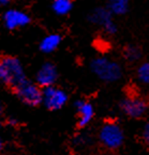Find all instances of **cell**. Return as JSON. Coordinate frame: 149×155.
<instances>
[{
	"label": "cell",
	"mask_w": 149,
	"mask_h": 155,
	"mask_svg": "<svg viewBox=\"0 0 149 155\" xmlns=\"http://www.w3.org/2000/svg\"><path fill=\"white\" fill-rule=\"evenodd\" d=\"M26 80V73L22 63L13 56L0 58V82L15 87Z\"/></svg>",
	"instance_id": "cell-1"
},
{
	"label": "cell",
	"mask_w": 149,
	"mask_h": 155,
	"mask_svg": "<svg viewBox=\"0 0 149 155\" xmlns=\"http://www.w3.org/2000/svg\"><path fill=\"white\" fill-rule=\"evenodd\" d=\"M91 71L104 82H116L122 77L120 65L107 57H97L90 63Z\"/></svg>",
	"instance_id": "cell-2"
},
{
	"label": "cell",
	"mask_w": 149,
	"mask_h": 155,
	"mask_svg": "<svg viewBox=\"0 0 149 155\" xmlns=\"http://www.w3.org/2000/svg\"><path fill=\"white\" fill-rule=\"evenodd\" d=\"M99 138L102 144L108 150H117L122 145L125 141L123 130L117 123L107 122L99 133Z\"/></svg>",
	"instance_id": "cell-3"
},
{
	"label": "cell",
	"mask_w": 149,
	"mask_h": 155,
	"mask_svg": "<svg viewBox=\"0 0 149 155\" xmlns=\"http://www.w3.org/2000/svg\"><path fill=\"white\" fill-rule=\"evenodd\" d=\"M17 97L28 106H38L43 100V92L38 84L30 82L26 79L24 82L14 87Z\"/></svg>",
	"instance_id": "cell-4"
},
{
	"label": "cell",
	"mask_w": 149,
	"mask_h": 155,
	"mask_svg": "<svg viewBox=\"0 0 149 155\" xmlns=\"http://www.w3.org/2000/svg\"><path fill=\"white\" fill-rule=\"evenodd\" d=\"M88 18L92 24L102 27L104 31L107 32L108 35H115L117 32V25L113 19V14L107 8H96L89 14Z\"/></svg>",
	"instance_id": "cell-5"
},
{
	"label": "cell",
	"mask_w": 149,
	"mask_h": 155,
	"mask_svg": "<svg viewBox=\"0 0 149 155\" xmlns=\"http://www.w3.org/2000/svg\"><path fill=\"white\" fill-rule=\"evenodd\" d=\"M120 108L127 116L132 119L142 117L148 109V102L142 97L128 96L120 102Z\"/></svg>",
	"instance_id": "cell-6"
},
{
	"label": "cell",
	"mask_w": 149,
	"mask_h": 155,
	"mask_svg": "<svg viewBox=\"0 0 149 155\" xmlns=\"http://www.w3.org/2000/svg\"><path fill=\"white\" fill-rule=\"evenodd\" d=\"M43 104L49 110L61 109L68 101V95L65 91L56 86H48L43 90Z\"/></svg>",
	"instance_id": "cell-7"
},
{
	"label": "cell",
	"mask_w": 149,
	"mask_h": 155,
	"mask_svg": "<svg viewBox=\"0 0 149 155\" xmlns=\"http://www.w3.org/2000/svg\"><path fill=\"white\" fill-rule=\"evenodd\" d=\"M3 23L8 29H17L25 27L30 23V17L27 13L21 10L11 9L5 11L3 14Z\"/></svg>",
	"instance_id": "cell-8"
},
{
	"label": "cell",
	"mask_w": 149,
	"mask_h": 155,
	"mask_svg": "<svg viewBox=\"0 0 149 155\" xmlns=\"http://www.w3.org/2000/svg\"><path fill=\"white\" fill-rule=\"evenodd\" d=\"M57 78L58 72L56 66L52 63H45L38 70L36 79L39 86H42L45 88V87L48 86H53L57 81Z\"/></svg>",
	"instance_id": "cell-9"
},
{
	"label": "cell",
	"mask_w": 149,
	"mask_h": 155,
	"mask_svg": "<svg viewBox=\"0 0 149 155\" xmlns=\"http://www.w3.org/2000/svg\"><path fill=\"white\" fill-rule=\"evenodd\" d=\"M75 108L78 113V126L84 127L88 125L94 115V107L90 102L85 100H77L75 102Z\"/></svg>",
	"instance_id": "cell-10"
},
{
	"label": "cell",
	"mask_w": 149,
	"mask_h": 155,
	"mask_svg": "<svg viewBox=\"0 0 149 155\" xmlns=\"http://www.w3.org/2000/svg\"><path fill=\"white\" fill-rule=\"evenodd\" d=\"M61 43V37L57 34H52L48 36L44 37L40 43V50L43 53H52Z\"/></svg>",
	"instance_id": "cell-11"
},
{
	"label": "cell",
	"mask_w": 149,
	"mask_h": 155,
	"mask_svg": "<svg viewBox=\"0 0 149 155\" xmlns=\"http://www.w3.org/2000/svg\"><path fill=\"white\" fill-rule=\"evenodd\" d=\"M130 0H107V9L112 14L123 15L128 12Z\"/></svg>",
	"instance_id": "cell-12"
},
{
	"label": "cell",
	"mask_w": 149,
	"mask_h": 155,
	"mask_svg": "<svg viewBox=\"0 0 149 155\" xmlns=\"http://www.w3.org/2000/svg\"><path fill=\"white\" fill-rule=\"evenodd\" d=\"M123 57L131 63L140 61L142 57V50L140 46L135 45V44H128L123 48Z\"/></svg>",
	"instance_id": "cell-13"
},
{
	"label": "cell",
	"mask_w": 149,
	"mask_h": 155,
	"mask_svg": "<svg viewBox=\"0 0 149 155\" xmlns=\"http://www.w3.org/2000/svg\"><path fill=\"white\" fill-rule=\"evenodd\" d=\"M73 3L71 0H54L53 10L58 15H67L71 12Z\"/></svg>",
	"instance_id": "cell-14"
},
{
	"label": "cell",
	"mask_w": 149,
	"mask_h": 155,
	"mask_svg": "<svg viewBox=\"0 0 149 155\" xmlns=\"http://www.w3.org/2000/svg\"><path fill=\"white\" fill-rule=\"evenodd\" d=\"M136 74L137 79L141 83L149 85V61H145L138 66Z\"/></svg>",
	"instance_id": "cell-15"
},
{
	"label": "cell",
	"mask_w": 149,
	"mask_h": 155,
	"mask_svg": "<svg viewBox=\"0 0 149 155\" xmlns=\"http://www.w3.org/2000/svg\"><path fill=\"white\" fill-rule=\"evenodd\" d=\"M142 138H143V140H144V142L149 147V122L146 123V125H145L144 128H143Z\"/></svg>",
	"instance_id": "cell-16"
},
{
	"label": "cell",
	"mask_w": 149,
	"mask_h": 155,
	"mask_svg": "<svg viewBox=\"0 0 149 155\" xmlns=\"http://www.w3.org/2000/svg\"><path fill=\"white\" fill-rule=\"evenodd\" d=\"M17 123H18V121H17L16 119H14V117H10V119L8 120V124L11 126H16Z\"/></svg>",
	"instance_id": "cell-17"
},
{
	"label": "cell",
	"mask_w": 149,
	"mask_h": 155,
	"mask_svg": "<svg viewBox=\"0 0 149 155\" xmlns=\"http://www.w3.org/2000/svg\"><path fill=\"white\" fill-rule=\"evenodd\" d=\"M10 2V0H0V5H5Z\"/></svg>",
	"instance_id": "cell-18"
},
{
	"label": "cell",
	"mask_w": 149,
	"mask_h": 155,
	"mask_svg": "<svg viewBox=\"0 0 149 155\" xmlns=\"http://www.w3.org/2000/svg\"><path fill=\"white\" fill-rule=\"evenodd\" d=\"M2 111H3V107H2V104L0 102V115L2 114Z\"/></svg>",
	"instance_id": "cell-19"
},
{
	"label": "cell",
	"mask_w": 149,
	"mask_h": 155,
	"mask_svg": "<svg viewBox=\"0 0 149 155\" xmlns=\"http://www.w3.org/2000/svg\"><path fill=\"white\" fill-rule=\"evenodd\" d=\"M2 140H1V139H0V151H1V150H2Z\"/></svg>",
	"instance_id": "cell-20"
},
{
	"label": "cell",
	"mask_w": 149,
	"mask_h": 155,
	"mask_svg": "<svg viewBox=\"0 0 149 155\" xmlns=\"http://www.w3.org/2000/svg\"><path fill=\"white\" fill-rule=\"evenodd\" d=\"M1 126H2V124H1V121H0V128H1Z\"/></svg>",
	"instance_id": "cell-21"
}]
</instances>
